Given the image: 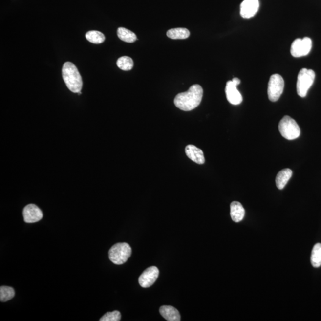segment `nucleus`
<instances>
[{
  "label": "nucleus",
  "mask_w": 321,
  "mask_h": 321,
  "mask_svg": "<svg viewBox=\"0 0 321 321\" xmlns=\"http://www.w3.org/2000/svg\"><path fill=\"white\" fill-rule=\"evenodd\" d=\"M202 87L199 85H192L187 92L180 93L175 97V106L181 110L190 111L201 104L203 97Z\"/></svg>",
  "instance_id": "nucleus-1"
},
{
  "label": "nucleus",
  "mask_w": 321,
  "mask_h": 321,
  "mask_svg": "<svg viewBox=\"0 0 321 321\" xmlns=\"http://www.w3.org/2000/svg\"><path fill=\"white\" fill-rule=\"evenodd\" d=\"M62 76L68 89L74 93L81 92L83 81L78 68L73 63H65L62 69Z\"/></svg>",
  "instance_id": "nucleus-2"
},
{
  "label": "nucleus",
  "mask_w": 321,
  "mask_h": 321,
  "mask_svg": "<svg viewBox=\"0 0 321 321\" xmlns=\"http://www.w3.org/2000/svg\"><path fill=\"white\" fill-rule=\"evenodd\" d=\"M109 258L116 265H122L131 256V248L127 243H119L112 246L109 251Z\"/></svg>",
  "instance_id": "nucleus-3"
},
{
  "label": "nucleus",
  "mask_w": 321,
  "mask_h": 321,
  "mask_svg": "<svg viewBox=\"0 0 321 321\" xmlns=\"http://www.w3.org/2000/svg\"><path fill=\"white\" fill-rule=\"evenodd\" d=\"M315 78V73L314 70L302 68L299 71L296 85L299 96L301 98L306 97L310 87L314 84Z\"/></svg>",
  "instance_id": "nucleus-4"
},
{
  "label": "nucleus",
  "mask_w": 321,
  "mask_h": 321,
  "mask_svg": "<svg viewBox=\"0 0 321 321\" xmlns=\"http://www.w3.org/2000/svg\"><path fill=\"white\" fill-rule=\"evenodd\" d=\"M278 128L282 136L287 140H294L300 135V129L298 123L288 116H284L279 122Z\"/></svg>",
  "instance_id": "nucleus-5"
},
{
  "label": "nucleus",
  "mask_w": 321,
  "mask_h": 321,
  "mask_svg": "<svg viewBox=\"0 0 321 321\" xmlns=\"http://www.w3.org/2000/svg\"><path fill=\"white\" fill-rule=\"evenodd\" d=\"M284 88L283 78L278 74H274L270 77L268 82V95L269 100L276 102L280 98Z\"/></svg>",
  "instance_id": "nucleus-6"
},
{
  "label": "nucleus",
  "mask_w": 321,
  "mask_h": 321,
  "mask_svg": "<svg viewBox=\"0 0 321 321\" xmlns=\"http://www.w3.org/2000/svg\"><path fill=\"white\" fill-rule=\"evenodd\" d=\"M312 46V41L311 38L305 37L303 39L298 38L293 41L291 46L290 52L292 56L301 57L306 56L311 51Z\"/></svg>",
  "instance_id": "nucleus-7"
},
{
  "label": "nucleus",
  "mask_w": 321,
  "mask_h": 321,
  "mask_svg": "<svg viewBox=\"0 0 321 321\" xmlns=\"http://www.w3.org/2000/svg\"><path fill=\"white\" fill-rule=\"evenodd\" d=\"M240 84L238 78H233L232 81H228L226 87V94L228 101L233 105H238L242 102L243 98L237 86Z\"/></svg>",
  "instance_id": "nucleus-8"
},
{
  "label": "nucleus",
  "mask_w": 321,
  "mask_h": 321,
  "mask_svg": "<svg viewBox=\"0 0 321 321\" xmlns=\"http://www.w3.org/2000/svg\"><path fill=\"white\" fill-rule=\"evenodd\" d=\"M159 270L157 267H150L144 271L139 278V284L144 288L151 286L157 279Z\"/></svg>",
  "instance_id": "nucleus-9"
},
{
  "label": "nucleus",
  "mask_w": 321,
  "mask_h": 321,
  "mask_svg": "<svg viewBox=\"0 0 321 321\" xmlns=\"http://www.w3.org/2000/svg\"><path fill=\"white\" fill-rule=\"evenodd\" d=\"M24 221L26 223H37L43 217L42 211L34 204L27 205L23 211Z\"/></svg>",
  "instance_id": "nucleus-10"
},
{
  "label": "nucleus",
  "mask_w": 321,
  "mask_h": 321,
  "mask_svg": "<svg viewBox=\"0 0 321 321\" xmlns=\"http://www.w3.org/2000/svg\"><path fill=\"white\" fill-rule=\"evenodd\" d=\"M259 8V0H244L240 5V15L243 18H251L256 15Z\"/></svg>",
  "instance_id": "nucleus-11"
},
{
  "label": "nucleus",
  "mask_w": 321,
  "mask_h": 321,
  "mask_svg": "<svg viewBox=\"0 0 321 321\" xmlns=\"http://www.w3.org/2000/svg\"><path fill=\"white\" fill-rule=\"evenodd\" d=\"M186 154L189 159L198 164L205 163L204 152L193 145H189L185 148Z\"/></svg>",
  "instance_id": "nucleus-12"
},
{
  "label": "nucleus",
  "mask_w": 321,
  "mask_h": 321,
  "mask_svg": "<svg viewBox=\"0 0 321 321\" xmlns=\"http://www.w3.org/2000/svg\"><path fill=\"white\" fill-rule=\"evenodd\" d=\"M245 215V211L240 202H233L230 205V215L235 223H239L243 220Z\"/></svg>",
  "instance_id": "nucleus-13"
},
{
  "label": "nucleus",
  "mask_w": 321,
  "mask_h": 321,
  "mask_svg": "<svg viewBox=\"0 0 321 321\" xmlns=\"http://www.w3.org/2000/svg\"><path fill=\"white\" fill-rule=\"evenodd\" d=\"M162 317L169 321H180V315L177 309L171 306H163L160 308Z\"/></svg>",
  "instance_id": "nucleus-14"
},
{
  "label": "nucleus",
  "mask_w": 321,
  "mask_h": 321,
  "mask_svg": "<svg viewBox=\"0 0 321 321\" xmlns=\"http://www.w3.org/2000/svg\"><path fill=\"white\" fill-rule=\"evenodd\" d=\"M293 172L289 169L282 170L277 174L276 178V182L277 188L278 189H283L287 183L289 182L290 178L292 177Z\"/></svg>",
  "instance_id": "nucleus-15"
},
{
  "label": "nucleus",
  "mask_w": 321,
  "mask_h": 321,
  "mask_svg": "<svg viewBox=\"0 0 321 321\" xmlns=\"http://www.w3.org/2000/svg\"><path fill=\"white\" fill-rule=\"evenodd\" d=\"M167 35L172 40H185L189 37L190 32L187 29L178 27L169 30Z\"/></svg>",
  "instance_id": "nucleus-16"
},
{
  "label": "nucleus",
  "mask_w": 321,
  "mask_h": 321,
  "mask_svg": "<svg viewBox=\"0 0 321 321\" xmlns=\"http://www.w3.org/2000/svg\"><path fill=\"white\" fill-rule=\"evenodd\" d=\"M117 35L121 40L126 43H132L137 40L136 34L125 27H119L117 30Z\"/></svg>",
  "instance_id": "nucleus-17"
},
{
  "label": "nucleus",
  "mask_w": 321,
  "mask_h": 321,
  "mask_svg": "<svg viewBox=\"0 0 321 321\" xmlns=\"http://www.w3.org/2000/svg\"><path fill=\"white\" fill-rule=\"evenodd\" d=\"M311 262L313 267H320L321 265V244L317 243L313 248Z\"/></svg>",
  "instance_id": "nucleus-18"
},
{
  "label": "nucleus",
  "mask_w": 321,
  "mask_h": 321,
  "mask_svg": "<svg viewBox=\"0 0 321 321\" xmlns=\"http://www.w3.org/2000/svg\"><path fill=\"white\" fill-rule=\"evenodd\" d=\"M86 40L94 44H100L105 41V36L100 31H91L86 33Z\"/></svg>",
  "instance_id": "nucleus-19"
},
{
  "label": "nucleus",
  "mask_w": 321,
  "mask_h": 321,
  "mask_svg": "<svg viewBox=\"0 0 321 321\" xmlns=\"http://www.w3.org/2000/svg\"><path fill=\"white\" fill-rule=\"evenodd\" d=\"M133 60L129 57L123 56L118 59L117 65L120 69L125 71H128L132 69L133 67Z\"/></svg>",
  "instance_id": "nucleus-20"
},
{
  "label": "nucleus",
  "mask_w": 321,
  "mask_h": 321,
  "mask_svg": "<svg viewBox=\"0 0 321 321\" xmlns=\"http://www.w3.org/2000/svg\"><path fill=\"white\" fill-rule=\"evenodd\" d=\"M15 290L12 287L1 286L0 287V300L2 302L9 301L15 296Z\"/></svg>",
  "instance_id": "nucleus-21"
},
{
  "label": "nucleus",
  "mask_w": 321,
  "mask_h": 321,
  "mask_svg": "<svg viewBox=\"0 0 321 321\" xmlns=\"http://www.w3.org/2000/svg\"><path fill=\"white\" fill-rule=\"evenodd\" d=\"M121 320L120 312L115 311L111 312H107L101 318L100 321H119Z\"/></svg>",
  "instance_id": "nucleus-22"
}]
</instances>
